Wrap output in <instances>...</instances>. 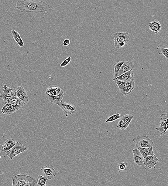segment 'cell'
I'll return each instance as SVG.
<instances>
[{"label":"cell","instance_id":"cell-1","mask_svg":"<svg viewBox=\"0 0 168 186\" xmlns=\"http://www.w3.org/2000/svg\"><path fill=\"white\" fill-rule=\"evenodd\" d=\"M16 8L25 15L27 13H39L49 12L50 6L44 1H18Z\"/></svg>","mask_w":168,"mask_h":186},{"label":"cell","instance_id":"cell-2","mask_svg":"<svg viewBox=\"0 0 168 186\" xmlns=\"http://www.w3.org/2000/svg\"><path fill=\"white\" fill-rule=\"evenodd\" d=\"M114 43L117 49H121L127 45L129 40V34L125 32H115L114 34Z\"/></svg>","mask_w":168,"mask_h":186},{"label":"cell","instance_id":"cell-3","mask_svg":"<svg viewBox=\"0 0 168 186\" xmlns=\"http://www.w3.org/2000/svg\"><path fill=\"white\" fill-rule=\"evenodd\" d=\"M137 148L153 147L154 143L147 135H142L133 139Z\"/></svg>","mask_w":168,"mask_h":186},{"label":"cell","instance_id":"cell-4","mask_svg":"<svg viewBox=\"0 0 168 186\" xmlns=\"http://www.w3.org/2000/svg\"><path fill=\"white\" fill-rule=\"evenodd\" d=\"M28 150V148L24 146L21 142H16L13 148L10 150L7 151L6 153V155L12 161L14 157H16L19 154L27 150Z\"/></svg>","mask_w":168,"mask_h":186},{"label":"cell","instance_id":"cell-5","mask_svg":"<svg viewBox=\"0 0 168 186\" xmlns=\"http://www.w3.org/2000/svg\"><path fill=\"white\" fill-rule=\"evenodd\" d=\"M16 96L18 99L21 101L25 105L29 102V97L26 91L22 85L15 89Z\"/></svg>","mask_w":168,"mask_h":186},{"label":"cell","instance_id":"cell-6","mask_svg":"<svg viewBox=\"0 0 168 186\" xmlns=\"http://www.w3.org/2000/svg\"><path fill=\"white\" fill-rule=\"evenodd\" d=\"M159 162V160L157 156L153 154L144 158L143 164L149 169H153L155 168L156 165H157Z\"/></svg>","mask_w":168,"mask_h":186},{"label":"cell","instance_id":"cell-7","mask_svg":"<svg viewBox=\"0 0 168 186\" xmlns=\"http://www.w3.org/2000/svg\"><path fill=\"white\" fill-rule=\"evenodd\" d=\"M41 171L43 176L47 180H51L56 177L57 173L53 167L50 166H46L41 168Z\"/></svg>","mask_w":168,"mask_h":186},{"label":"cell","instance_id":"cell-8","mask_svg":"<svg viewBox=\"0 0 168 186\" xmlns=\"http://www.w3.org/2000/svg\"><path fill=\"white\" fill-rule=\"evenodd\" d=\"M23 186H34L36 184V179L27 174H19Z\"/></svg>","mask_w":168,"mask_h":186},{"label":"cell","instance_id":"cell-9","mask_svg":"<svg viewBox=\"0 0 168 186\" xmlns=\"http://www.w3.org/2000/svg\"><path fill=\"white\" fill-rule=\"evenodd\" d=\"M57 105L68 114H73L76 113V109L75 106L71 104L62 101Z\"/></svg>","mask_w":168,"mask_h":186},{"label":"cell","instance_id":"cell-10","mask_svg":"<svg viewBox=\"0 0 168 186\" xmlns=\"http://www.w3.org/2000/svg\"><path fill=\"white\" fill-rule=\"evenodd\" d=\"M3 88L4 91L2 92L0 98L3 97H11L13 99L16 98V96L15 89H11L8 87L5 84L3 85Z\"/></svg>","mask_w":168,"mask_h":186},{"label":"cell","instance_id":"cell-11","mask_svg":"<svg viewBox=\"0 0 168 186\" xmlns=\"http://www.w3.org/2000/svg\"><path fill=\"white\" fill-rule=\"evenodd\" d=\"M134 69V66L131 59L127 61H125L122 66L118 77L128 71L133 70Z\"/></svg>","mask_w":168,"mask_h":186},{"label":"cell","instance_id":"cell-12","mask_svg":"<svg viewBox=\"0 0 168 186\" xmlns=\"http://www.w3.org/2000/svg\"><path fill=\"white\" fill-rule=\"evenodd\" d=\"M63 96L64 93L63 91H62L59 95L56 96H51L46 93L45 97L48 101L58 105L62 101Z\"/></svg>","mask_w":168,"mask_h":186},{"label":"cell","instance_id":"cell-13","mask_svg":"<svg viewBox=\"0 0 168 186\" xmlns=\"http://www.w3.org/2000/svg\"><path fill=\"white\" fill-rule=\"evenodd\" d=\"M134 70L128 71L118 77L116 79L119 81L124 83H127L134 79Z\"/></svg>","mask_w":168,"mask_h":186},{"label":"cell","instance_id":"cell-14","mask_svg":"<svg viewBox=\"0 0 168 186\" xmlns=\"http://www.w3.org/2000/svg\"><path fill=\"white\" fill-rule=\"evenodd\" d=\"M133 154L134 161L138 166L141 167L143 164V158L142 156L138 149H135L132 150Z\"/></svg>","mask_w":168,"mask_h":186},{"label":"cell","instance_id":"cell-15","mask_svg":"<svg viewBox=\"0 0 168 186\" xmlns=\"http://www.w3.org/2000/svg\"><path fill=\"white\" fill-rule=\"evenodd\" d=\"M16 142L13 139H9L6 140L4 143L2 147V150L3 152L7 153L15 145Z\"/></svg>","mask_w":168,"mask_h":186},{"label":"cell","instance_id":"cell-16","mask_svg":"<svg viewBox=\"0 0 168 186\" xmlns=\"http://www.w3.org/2000/svg\"><path fill=\"white\" fill-rule=\"evenodd\" d=\"M63 91L60 87L57 86H50L47 88L46 93L51 96L58 95Z\"/></svg>","mask_w":168,"mask_h":186},{"label":"cell","instance_id":"cell-17","mask_svg":"<svg viewBox=\"0 0 168 186\" xmlns=\"http://www.w3.org/2000/svg\"><path fill=\"white\" fill-rule=\"evenodd\" d=\"M149 28L151 31L156 34L160 31L162 26L159 21H154L149 23Z\"/></svg>","mask_w":168,"mask_h":186},{"label":"cell","instance_id":"cell-18","mask_svg":"<svg viewBox=\"0 0 168 186\" xmlns=\"http://www.w3.org/2000/svg\"><path fill=\"white\" fill-rule=\"evenodd\" d=\"M11 33L14 40L16 42L19 46L20 47H23L24 45L23 41L19 34L14 29L12 30Z\"/></svg>","mask_w":168,"mask_h":186},{"label":"cell","instance_id":"cell-19","mask_svg":"<svg viewBox=\"0 0 168 186\" xmlns=\"http://www.w3.org/2000/svg\"><path fill=\"white\" fill-rule=\"evenodd\" d=\"M159 127L157 128V131L158 133L162 135L168 131V121H161L159 123Z\"/></svg>","mask_w":168,"mask_h":186},{"label":"cell","instance_id":"cell-20","mask_svg":"<svg viewBox=\"0 0 168 186\" xmlns=\"http://www.w3.org/2000/svg\"><path fill=\"white\" fill-rule=\"evenodd\" d=\"M138 149L139 150L143 158L148 156L154 154L153 147L139 148Z\"/></svg>","mask_w":168,"mask_h":186},{"label":"cell","instance_id":"cell-21","mask_svg":"<svg viewBox=\"0 0 168 186\" xmlns=\"http://www.w3.org/2000/svg\"><path fill=\"white\" fill-rule=\"evenodd\" d=\"M125 61H118L113 65V69L114 79L117 78L118 76L119 71L122 66L125 63Z\"/></svg>","mask_w":168,"mask_h":186},{"label":"cell","instance_id":"cell-22","mask_svg":"<svg viewBox=\"0 0 168 186\" xmlns=\"http://www.w3.org/2000/svg\"><path fill=\"white\" fill-rule=\"evenodd\" d=\"M135 81L134 79L126 83L125 85V95H129L130 94L132 91L135 88Z\"/></svg>","mask_w":168,"mask_h":186},{"label":"cell","instance_id":"cell-23","mask_svg":"<svg viewBox=\"0 0 168 186\" xmlns=\"http://www.w3.org/2000/svg\"><path fill=\"white\" fill-rule=\"evenodd\" d=\"M158 53L159 55H163L166 57L167 60H168V49L166 48L165 46L161 45L158 46L157 48Z\"/></svg>","mask_w":168,"mask_h":186},{"label":"cell","instance_id":"cell-24","mask_svg":"<svg viewBox=\"0 0 168 186\" xmlns=\"http://www.w3.org/2000/svg\"><path fill=\"white\" fill-rule=\"evenodd\" d=\"M113 80L114 81V83H115L116 84H117L118 85V87L119 91L124 96H125V83L119 81L118 80L116 79H116H113Z\"/></svg>","mask_w":168,"mask_h":186},{"label":"cell","instance_id":"cell-25","mask_svg":"<svg viewBox=\"0 0 168 186\" xmlns=\"http://www.w3.org/2000/svg\"><path fill=\"white\" fill-rule=\"evenodd\" d=\"M8 103H10L11 105H15V107L17 108V109L19 110L21 107L25 105V104L23 103L19 99H18L17 97L11 100Z\"/></svg>","mask_w":168,"mask_h":186},{"label":"cell","instance_id":"cell-26","mask_svg":"<svg viewBox=\"0 0 168 186\" xmlns=\"http://www.w3.org/2000/svg\"><path fill=\"white\" fill-rule=\"evenodd\" d=\"M133 116L131 114H126L123 116L120 119L125 122L126 124L129 127L132 120L133 119Z\"/></svg>","mask_w":168,"mask_h":186},{"label":"cell","instance_id":"cell-27","mask_svg":"<svg viewBox=\"0 0 168 186\" xmlns=\"http://www.w3.org/2000/svg\"><path fill=\"white\" fill-rule=\"evenodd\" d=\"M36 181L37 184L39 186H46L47 180L43 176L40 175L38 176Z\"/></svg>","mask_w":168,"mask_h":186},{"label":"cell","instance_id":"cell-28","mask_svg":"<svg viewBox=\"0 0 168 186\" xmlns=\"http://www.w3.org/2000/svg\"><path fill=\"white\" fill-rule=\"evenodd\" d=\"M121 113H120L116 114L113 115L109 117L108 119L106 120V123H110V122H112L116 120L121 118Z\"/></svg>","mask_w":168,"mask_h":186},{"label":"cell","instance_id":"cell-29","mask_svg":"<svg viewBox=\"0 0 168 186\" xmlns=\"http://www.w3.org/2000/svg\"><path fill=\"white\" fill-rule=\"evenodd\" d=\"M129 164L125 162L119 163L118 165V170L119 172L125 171L127 170Z\"/></svg>","mask_w":168,"mask_h":186},{"label":"cell","instance_id":"cell-30","mask_svg":"<svg viewBox=\"0 0 168 186\" xmlns=\"http://www.w3.org/2000/svg\"><path fill=\"white\" fill-rule=\"evenodd\" d=\"M128 127L125 122L120 119L117 127L118 130H125Z\"/></svg>","mask_w":168,"mask_h":186},{"label":"cell","instance_id":"cell-31","mask_svg":"<svg viewBox=\"0 0 168 186\" xmlns=\"http://www.w3.org/2000/svg\"><path fill=\"white\" fill-rule=\"evenodd\" d=\"M12 105L10 103H7L4 105L3 107L1 110L4 114L8 115V113L11 109Z\"/></svg>","mask_w":168,"mask_h":186},{"label":"cell","instance_id":"cell-32","mask_svg":"<svg viewBox=\"0 0 168 186\" xmlns=\"http://www.w3.org/2000/svg\"><path fill=\"white\" fill-rule=\"evenodd\" d=\"M71 60V57H68L63 61V63L61 64V67H65L66 66H67L70 63Z\"/></svg>","mask_w":168,"mask_h":186},{"label":"cell","instance_id":"cell-33","mask_svg":"<svg viewBox=\"0 0 168 186\" xmlns=\"http://www.w3.org/2000/svg\"><path fill=\"white\" fill-rule=\"evenodd\" d=\"M18 110H18L16 107H15V105H12L11 109L10 110L9 113H8V115H11Z\"/></svg>","mask_w":168,"mask_h":186},{"label":"cell","instance_id":"cell-34","mask_svg":"<svg viewBox=\"0 0 168 186\" xmlns=\"http://www.w3.org/2000/svg\"><path fill=\"white\" fill-rule=\"evenodd\" d=\"M161 121H168V113L163 114L161 115Z\"/></svg>","mask_w":168,"mask_h":186},{"label":"cell","instance_id":"cell-35","mask_svg":"<svg viewBox=\"0 0 168 186\" xmlns=\"http://www.w3.org/2000/svg\"><path fill=\"white\" fill-rule=\"evenodd\" d=\"M70 43V41L68 39H65L63 41V45L64 46L66 47L69 46Z\"/></svg>","mask_w":168,"mask_h":186},{"label":"cell","instance_id":"cell-36","mask_svg":"<svg viewBox=\"0 0 168 186\" xmlns=\"http://www.w3.org/2000/svg\"><path fill=\"white\" fill-rule=\"evenodd\" d=\"M1 155H0V159H1Z\"/></svg>","mask_w":168,"mask_h":186}]
</instances>
